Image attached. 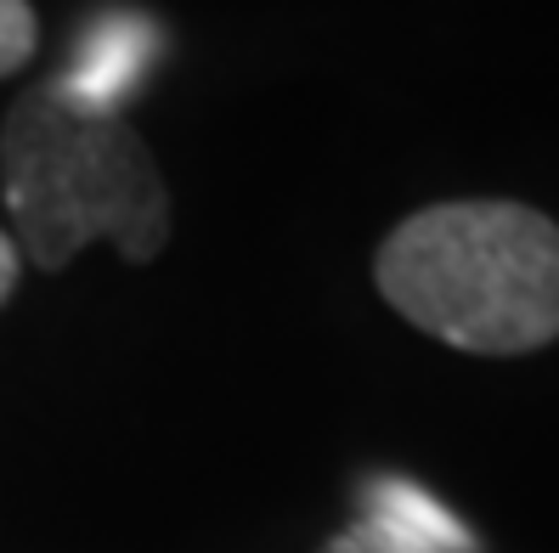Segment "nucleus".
I'll use <instances>...</instances> for the list:
<instances>
[{
    "label": "nucleus",
    "instance_id": "nucleus-1",
    "mask_svg": "<svg viewBox=\"0 0 559 553\" xmlns=\"http://www.w3.org/2000/svg\"><path fill=\"white\" fill-rule=\"evenodd\" d=\"M384 305L469 356L559 339V226L514 199H447L407 215L373 254Z\"/></svg>",
    "mask_w": 559,
    "mask_h": 553
},
{
    "label": "nucleus",
    "instance_id": "nucleus-2",
    "mask_svg": "<svg viewBox=\"0 0 559 553\" xmlns=\"http://www.w3.org/2000/svg\"><path fill=\"white\" fill-rule=\"evenodd\" d=\"M0 181L17 254L62 272L85 243L147 266L170 243V187L124 113H91L57 80L23 91L0 124Z\"/></svg>",
    "mask_w": 559,
    "mask_h": 553
},
{
    "label": "nucleus",
    "instance_id": "nucleus-3",
    "mask_svg": "<svg viewBox=\"0 0 559 553\" xmlns=\"http://www.w3.org/2000/svg\"><path fill=\"white\" fill-rule=\"evenodd\" d=\"M153 46H158V35L142 12H108L80 35V51L57 74V85L69 103H80L91 113H119V103L142 85Z\"/></svg>",
    "mask_w": 559,
    "mask_h": 553
},
{
    "label": "nucleus",
    "instance_id": "nucleus-4",
    "mask_svg": "<svg viewBox=\"0 0 559 553\" xmlns=\"http://www.w3.org/2000/svg\"><path fill=\"white\" fill-rule=\"evenodd\" d=\"M361 519H373L379 531H390L396 542L418 548V553H475V537L457 514H447L424 485L413 480H396V474H379L368 480V492H361Z\"/></svg>",
    "mask_w": 559,
    "mask_h": 553
},
{
    "label": "nucleus",
    "instance_id": "nucleus-5",
    "mask_svg": "<svg viewBox=\"0 0 559 553\" xmlns=\"http://www.w3.org/2000/svg\"><path fill=\"white\" fill-rule=\"evenodd\" d=\"M40 46V17L28 0H0V80L17 74Z\"/></svg>",
    "mask_w": 559,
    "mask_h": 553
},
{
    "label": "nucleus",
    "instance_id": "nucleus-6",
    "mask_svg": "<svg viewBox=\"0 0 559 553\" xmlns=\"http://www.w3.org/2000/svg\"><path fill=\"white\" fill-rule=\"evenodd\" d=\"M322 553H418V548H407V542H396L390 531H379L373 519H356V526H345Z\"/></svg>",
    "mask_w": 559,
    "mask_h": 553
},
{
    "label": "nucleus",
    "instance_id": "nucleus-7",
    "mask_svg": "<svg viewBox=\"0 0 559 553\" xmlns=\"http://www.w3.org/2000/svg\"><path fill=\"white\" fill-rule=\"evenodd\" d=\"M17 294V243L0 232V305Z\"/></svg>",
    "mask_w": 559,
    "mask_h": 553
}]
</instances>
